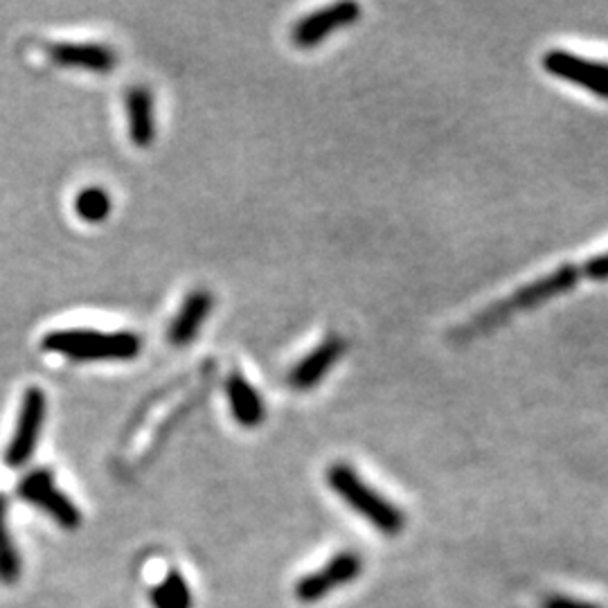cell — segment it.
Returning <instances> with one entry per match:
<instances>
[{
  "mask_svg": "<svg viewBox=\"0 0 608 608\" xmlns=\"http://www.w3.org/2000/svg\"><path fill=\"white\" fill-rule=\"evenodd\" d=\"M19 496L39 510L50 514L63 530H77L82 525V512L77 504L59 491L50 469H34L19 483Z\"/></svg>",
  "mask_w": 608,
  "mask_h": 608,
  "instance_id": "277c9868",
  "label": "cell"
},
{
  "mask_svg": "<svg viewBox=\"0 0 608 608\" xmlns=\"http://www.w3.org/2000/svg\"><path fill=\"white\" fill-rule=\"evenodd\" d=\"M124 105L131 143L141 149L151 147L156 141V101L151 90L147 86H131Z\"/></svg>",
  "mask_w": 608,
  "mask_h": 608,
  "instance_id": "7c38bea8",
  "label": "cell"
},
{
  "mask_svg": "<svg viewBox=\"0 0 608 608\" xmlns=\"http://www.w3.org/2000/svg\"><path fill=\"white\" fill-rule=\"evenodd\" d=\"M75 212L88 223H101L111 215V196L105 187H86L75 198Z\"/></svg>",
  "mask_w": 608,
  "mask_h": 608,
  "instance_id": "9a60e30c",
  "label": "cell"
},
{
  "mask_svg": "<svg viewBox=\"0 0 608 608\" xmlns=\"http://www.w3.org/2000/svg\"><path fill=\"white\" fill-rule=\"evenodd\" d=\"M358 19H361V5L354 3V0H341V3L327 5L297 21L291 29V41L304 50L316 48L329 37V34L343 29L348 25H354Z\"/></svg>",
  "mask_w": 608,
  "mask_h": 608,
  "instance_id": "ba28073f",
  "label": "cell"
},
{
  "mask_svg": "<svg viewBox=\"0 0 608 608\" xmlns=\"http://www.w3.org/2000/svg\"><path fill=\"white\" fill-rule=\"evenodd\" d=\"M212 304H215V297L210 291H206V289L192 291L185 297V302L181 304V309H179L177 318L172 320V325H169L167 341L174 348H187L196 338V333L200 331L203 323H206V318L210 316Z\"/></svg>",
  "mask_w": 608,
  "mask_h": 608,
  "instance_id": "30bf717a",
  "label": "cell"
},
{
  "mask_svg": "<svg viewBox=\"0 0 608 608\" xmlns=\"http://www.w3.org/2000/svg\"><path fill=\"white\" fill-rule=\"evenodd\" d=\"M582 280H595V282H604L608 280V253H601L584 264H566L552 273L538 278L525 287H521L519 291H514L512 295H507L489 307L485 312H481L478 316H473L469 323L460 325L453 333L451 341L453 343H469L473 338L485 336L494 329H498L500 325H504L510 318L536 309L538 304H544L548 300H555L563 293H568L574 284Z\"/></svg>",
  "mask_w": 608,
  "mask_h": 608,
  "instance_id": "6da1fadb",
  "label": "cell"
},
{
  "mask_svg": "<svg viewBox=\"0 0 608 608\" xmlns=\"http://www.w3.org/2000/svg\"><path fill=\"white\" fill-rule=\"evenodd\" d=\"M327 485L329 489L341 498L350 510L363 516L372 527L381 534H399L405 525V516L394 502L384 498L377 489H372L354 466L345 462H336L327 469Z\"/></svg>",
  "mask_w": 608,
  "mask_h": 608,
  "instance_id": "3957f363",
  "label": "cell"
},
{
  "mask_svg": "<svg viewBox=\"0 0 608 608\" xmlns=\"http://www.w3.org/2000/svg\"><path fill=\"white\" fill-rule=\"evenodd\" d=\"M5 514H8V504L5 498L0 496V582L14 584L21 574V559L8 532Z\"/></svg>",
  "mask_w": 608,
  "mask_h": 608,
  "instance_id": "2e32d148",
  "label": "cell"
},
{
  "mask_svg": "<svg viewBox=\"0 0 608 608\" xmlns=\"http://www.w3.org/2000/svg\"><path fill=\"white\" fill-rule=\"evenodd\" d=\"M540 63H544L548 75L582 86L588 93L608 99V63L584 59L561 48L548 50Z\"/></svg>",
  "mask_w": 608,
  "mask_h": 608,
  "instance_id": "8992f818",
  "label": "cell"
},
{
  "mask_svg": "<svg viewBox=\"0 0 608 608\" xmlns=\"http://www.w3.org/2000/svg\"><path fill=\"white\" fill-rule=\"evenodd\" d=\"M544 608H601L593 601H584V599H572V597H561V595H555L550 597Z\"/></svg>",
  "mask_w": 608,
  "mask_h": 608,
  "instance_id": "e0dca14e",
  "label": "cell"
},
{
  "mask_svg": "<svg viewBox=\"0 0 608 608\" xmlns=\"http://www.w3.org/2000/svg\"><path fill=\"white\" fill-rule=\"evenodd\" d=\"M363 570V559L356 552H338L320 570L304 574L295 584V597L304 604L325 599L331 591L352 584Z\"/></svg>",
  "mask_w": 608,
  "mask_h": 608,
  "instance_id": "52a82bcc",
  "label": "cell"
},
{
  "mask_svg": "<svg viewBox=\"0 0 608 608\" xmlns=\"http://www.w3.org/2000/svg\"><path fill=\"white\" fill-rule=\"evenodd\" d=\"M345 352H348V341L343 336L338 333L327 336L318 348H314L307 356L291 367L287 377L289 386L300 392L316 388L327 377V372L343 358Z\"/></svg>",
  "mask_w": 608,
  "mask_h": 608,
  "instance_id": "9c48e42d",
  "label": "cell"
},
{
  "mask_svg": "<svg viewBox=\"0 0 608 608\" xmlns=\"http://www.w3.org/2000/svg\"><path fill=\"white\" fill-rule=\"evenodd\" d=\"M50 57L54 63L65 65V68H84V71H93L99 75L111 73L118 65V54L113 48L105 44H54L50 48Z\"/></svg>",
  "mask_w": 608,
  "mask_h": 608,
  "instance_id": "8fae6325",
  "label": "cell"
},
{
  "mask_svg": "<svg viewBox=\"0 0 608 608\" xmlns=\"http://www.w3.org/2000/svg\"><path fill=\"white\" fill-rule=\"evenodd\" d=\"M226 394L230 403V413L236 424H242L244 428H255L266 419V405L262 394L244 375H240V372H232L228 377Z\"/></svg>",
  "mask_w": 608,
  "mask_h": 608,
  "instance_id": "4fadbf2b",
  "label": "cell"
},
{
  "mask_svg": "<svg viewBox=\"0 0 608 608\" xmlns=\"http://www.w3.org/2000/svg\"><path fill=\"white\" fill-rule=\"evenodd\" d=\"M46 413H48V399H46L44 390L27 388L23 394V401H21L14 435L5 451L8 466L19 469L29 462V458L34 455V449H37V445H39Z\"/></svg>",
  "mask_w": 608,
  "mask_h": 608,
  "instance_id": "5b68a950",
  "label": "cell"
},
{
  "mask_svg": "<svg viewBox=\"0 0 608 608\" xmlns=\"http://www.w3.org/2000/svg\"><path fill=\"white\" fill-rule=\"evenodd\" d=\"M154 608H192V591L183 574L172 570L167 577L151 591Z\"/></svg>",
  "mask_w": 608,
  "mask_h": 608,
  "instance_id": "5bb4252c",
  "label": "cell"
},
{
  "mask_svg": "<svg viewBox=\"0 0 608 608\" xmlns=\"http://www.w3.org/2000/svg\"><path fill=\"white\" fill-rule=\"evenodd\" d=\"M41 348L73 361H131L143 352V338L133 331L57 329L44 336Z\"/></svg>",
  "mask_w": 608,
  "mask_h": 608,
  "instance_id": "7a4b0ae2",
  "label": "cell"
}]
</instances>
